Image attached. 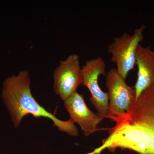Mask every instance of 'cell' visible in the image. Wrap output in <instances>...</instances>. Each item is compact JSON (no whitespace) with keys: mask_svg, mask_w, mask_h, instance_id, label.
Instances as JSON below:
<instances>
[{"mask_svg":"<svg viewBox=\"0 0 154 154\" xmlns=\"http://www.w3.org/2000/svg\"><path fill=\"white\" fill-rule=\"evenodd\" d=\"M102 144L88 154H99L106 149L154 154V82L135 99L125 115L115 122Z\"/></svg>","mask_w":154,"mask_h":154,"instance_id":"cell-1","label":"cell"},{"mask_svg":"<svg viewBox=\"0 0 154 154\" xmlns=\"http://www.w3.org/2000/svg\"><path fill=\"white\" fill-rule=\"evenodd\" d=\"M30 84V74L27 70L7 78L3 83L2 98L14 127H18L23 117L30 114L36 117L49 118L60 131L77 136L79 131L74 122L70 118L67 121L61 120L39 105L32 96Z\"/></svg>","mask_w":154,"mask_h":154,"instance_id":"cell-2","label":"cell"},{"mask_svg":"<svg viewBox=\"0 0 154 154\" xmlns=\"http://www.w3.org/2000/svg\"><path fill=\"white\" fill-rule=\"evenodd\" d=\"M144 25L136 29L132 35L124 33L119 37L114 38L108 47V51L112 55L110 60L117 66L119 73L125 79L130 71L136 64L137 49L143 40V32Z\"/></svg>","mask_w":154,"mask_h":154,"instance_id":"cell-3","label":"cell"},{"mask_svg":"<svg viewBox=\"0 0 154 154\" xmlns=\"http://www.w3.org/2000/svg\"><path fill=\"white\" fill-rule=\"evenodd\" d=\"M106 86L109 98L108 119L116 122L126 113L135 99L134 87L128 85L115 68L107 72Z\"/></svg>","mask_w":154,"mask_h":154,"instance_id":"cell-4","label":"cell"},{"mask_svg":"<svg viewBox=\"0 0 154 154\" xmlns=\"http://www.w3.org/2000/svg\"><path fill=\"white\" fill-rule=\"evenodd\" d=\"M83 85L91 92L90 102L94 105L98 114L104 118L109 117V98L107 93L102 91L99 87L98 79L100 75H107L106 64L101 57L86 61L83 66Z\"/></svg>","mask_w":154,"mask_h":154,"instance_id":"cell-5","label":"cell"},{"mask_svg":"<svg viewBox=\"0 0 154 154\" xmlns=\"http://www.w3.org/2000/svg\"><path fill=\"white\" fill-rule=\"evenodd\" d=\"M54 90L57 95L65 100L83 85L82 70L80 65L79 57L72 54L61 61L54 73Z\"/></svg>","mask_w":154,"mask_h":154,"instance_id":"cell-6","label":"cell"},{"mask_svg":"<svg viewBox=\"0 0 154 154\" xmlns=\"http://www.w3.org/2000/svg\"><path fill=\"white\" fill-rule=\"evenodd\" d=\"M64 101L70 118L79 125L85 135L88 136L100 130L97 126L105 118L88 108L83 95L76 92Z\"/></svg>","mask_w":154,"mask_h":154,"instance_id":"cell-7","label":"cell"},{"mask_svg":"<svg viewBox=\"0 0 154 154\" xmlns=\"http://www.w3.org/2000/svg\"><path fill=\"white\" fill-rule=\"evenodd\" d=\"M136 64L137 78L134 88L137 99L154 82V51L150 47H144L140 45L137 49Z\"/></svg>","mask_w":154,"mask_h":154,"instance_id":"cell-8","label":"cell"},{"mask_svg":"<svg viewBox=\"0 0 154 154\" xmlns=\"http://www.w3.org/2000/svg\"><path fill=\"white\" fill-rule=\"evenodd\" d=\"M101 154V153H100V154Z\"/></svg>","mask_w":154,"mask_h":154,"instance_id":"cell-9","label":"cell"}]
</instances>
